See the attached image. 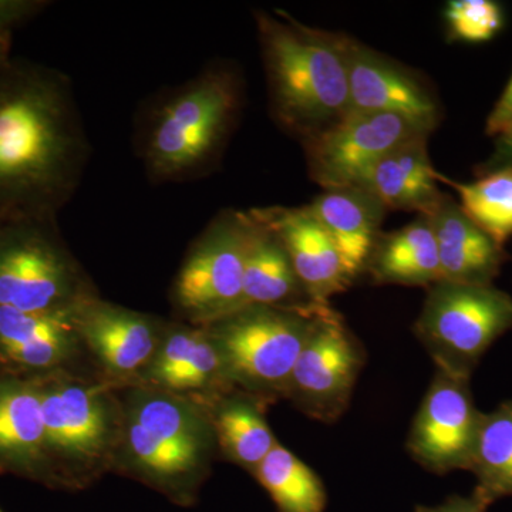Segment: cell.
Listing matches in <instances>:
<instances>
[{
  "label": "cell",
  "instance_id": "cell-1",
  "mask_svg": "<svg viewBox=\"0 0 512 512\" xmlns=\"http://www.w3.org/2000/svg\"><path fill=\"white\" fill-rule=\"evenodd\" d=\"M90 144L69 76L10 59L0 67V224L57 220L82 183Z\"/></svg>",
  "mask_w": 512,
  "mask_h": 512
},
{
  "label": "cell",
  "instance_id": "cell-2",
  "mask_svg": "<svg viewBox=\"0 0 512 512\" xmlns=\"http://www.w3.org/2000/svg\"><path fill=\"white\" fill-rule=\"evenodd\" d=\"M255 19L275 119L306 137L345 117L346 36L308 28L284 12Z\"/></svg>",
  "mask_w": 512,
  "mask_h": 512
},
{
  "label": "cell",
  "instance_id": "cell-3",
  "mask_svg": "<svg viewBox=\"0 0 512 512\" xmlns=\"http://www.w3.org/2000/svg\"><path fill=\"white\" fill-rule=\"evenodd\" d=\"M239 107L237 77L212 67L165 97L148 117L141 157L157 183L205 173L220 154Z\"/></svg>",
  "mask_w": 512,
  "mask_h": 512
},
{
  "label": "cell",
  "instance_id": "cell-4",
  "mask_svg": "<svg viewBox=\"0 0 512 512\" xmlns=\"http://www.w3.org/2000/svg\"><path fill=\"white\" fill-rule=\"evenodd\" d=\"M318 306H247L205 325L229 389L262 400L285 397Z\"/></svg>",
  "mask_w": 512,
  "mask_h": 512
},
{
  "label": "cell",
  "instance_id": "cell-5",
  "mask_svg": "<svg viewBox=\"0 0 512 512\" xmlns=\"http://www.w3.org/2000/svg\"><path fill=\"white\" fill-rule=\"evenodd\" d=\"M42 393L45 448L53 487L82 488L120 446L123 419L101 384L47 373Z\"/></svg>",
  "mask_w": 512,
  "mask_h": 512
},
{
  "label": "cell",
  "instance_id": "cell-6",
  "mask_svg": "<svg viewBox=\"0 0 512 512\" xmlns=\"http://www.w3.org/2000/svg\"><path fill=\"white\" fill-rule=\"evenodd\" d=\"M57 220L0 224V308L46 312L94 298Z\"/></svg>",
  "mask_w": 512,
  "mask_h": 512
},
{
  "label": "cell",
  "instance_id": "cell-7",
  "mask_svg": "<svg viewBox=\"0 0 512 512\" xmlns=\"http://www.w3.org/2000/svg\"><path fill=\"white\" fill-rule=\"evenodd\" d=\"M512 329V296L493 285L430 286L414 333L434 367L471 377L487 350Z\"/></svg>",
  "mask_w": 512,
  "mask_h": 512
},
{
  "label": "cell",
  "instance_id": "cell-8",
  "mask_svg": "<svg viewBox=\"0 0 512 512\" xmlns=\"http://www.w3.org/2000/svg\"><path fill=\"white\" fill-rule=\"evenodd\" d=\"M254 227L251 212L224 211L192 245L175 278L173 302L194 325H208L242 308Z\"/></svg>",
  "mask_w": 512,
  "mask_h": 512
},
{
  "label": "cell",
  "instance_id": "cell-9",
  "mask_svg": "<svg viewBox=\"0 0 512 512\" xmlns=\"http://www.w3.org/2000/svg\"><path fill=\"white\" fill-rule=\"evenodd\" d=\"M365 363V348L342 315L320 305L285 397L311 419L335 423L348 410Z\"/></svg>",
  "mask_w": 512,
  "mask_h": 512
},
{
  "label": "cell",
  "instance_id": "cell-10",
  "mask_svg": "<svg viewBox=\"0 0 512 512\" xmlns=\"http://www.w3.org/2000/svg\"><path fill=\"white\" fill-rule=\"evenodd\" d=\"M429 134L402 116L349 111L332 126L303 137L309 174L325 190L359 188L393 148Z\"/></svg>",
  "mask_w": 512,
  "mask_h": 512
},
{
  "label": "cell",
  "instance_id": "cell-11",
  "mask_svg": "<svg viewBox=\"0 0 512 512\" xmlns=\"http://www.w3.org/2000/svg\"><path fill=\"white\" fill-rule=\"evenodd\" d=\"M470 380L434 367L407 439L410 456L429 473L446 476L470 468L483 414L474 403Z\"/></svg>",
  "mask_w": 512,
  "mask_h": 512
},
{
  "label": "cell",
  "instance_id": "cell-12",
  "mask_svg": "<svg viewBox=\"0 0 512 512\" xmlns=\"http://www.w3.org/2000/svg\"><path fill=\"white\" fill-rule=\"evenodd\" d=\"M76 322L83 346L117 379L144 372L164 332L151 316L101 301L99 296L80 303Z\"/></svg>",
  "mask_w": 512,
  "mask_h": 512
},
{
  "label": "cell",
  "instance_id": "cell-13",
  "mask_svg": "<svg viewBox=\"0 0 512 512\" xmlns=\"http://www.w3.org/2000/svg\"><path fill=\"white\" fill-rule=\"evenodd\" d=\"M350 111L389 113L412 121L427 133L439 120L433 97L399 64L345 37Z\"/></svg>",
  "mask_w": 512,
  "mask_h": 512
},
{
  "label": "cell",
  "instance_id": "cell-14",
  "mask_svg": "<svg viewBox=\"0 0 512 512\" xmlns=\"http://www.w3.org/2000/svg\"><path fill=\"white\" fill-rule=\"evenodd\" d=\"M281 239L293 269L313 305L330 299L352 284L338 248L308 207L252 210Z\"/></svg>",
  "mask_w": 512,
  "mask_h": 512
},
{
  "label": "cell",
  "instance_id": "cell-15",
  "mask_svg": "<svg viewBox=\"0 0 512 512\" xmlns=\"http://www.w3.org/2000/svg\"><path fill=\"white\" fill-rule=\"evenodd\" d=\"M52 485L37 379L0 376V474Z\"/></svg>",
  "mask_w": 512,
  "mask_h": 512
},
{
  "label": "cell",
  "instance_id": "cell-16",
  "mask_svg": "<svg viewBox=\"0 0 512 512\" xmlns=\"http://www.w3.org/2000/svg\"><path fill=\"white\" fill-rule=\"evenodd\" d=\"M427 217L436 237L443 281L493 285L510 258L504 247L481 231L448 195Z\"/></svg>",
  "mask_w": 512,
  "mask_h": 512
},
{
  "label": "cell",
  "instance_id": "cell-17",
  "mask_svg": "<svg viewBox=\"0 0 512 512\" xmlns=\"http://www.w3.org/2000/svg\"><path fill=\"white\" fill-rule=\"evenodd\" d=\"M427 134L393 148L373 165L360 190L375 197L384 210L419 211L429 215L443 200L436 173L427 154Z\"/></svg>",
  "mask_w": 512,
  "mask_h": 512
},
{
  "label": "cell",
  "instance_id": "cell-18",
  "mask_svg": "<svg viewBox=\"0 0 512 512\" xmlns=\"http://www.w3.org/2000/svg\"><path fill=\"white\" fill-rule=\"evenodd\" d=\"M308 208L338 248L350 278L355 279L366 269L379 238L383 205L360 188H338L325 190Z\"/></svg>",
  "mask_w": 512,
  "mask_h": 512
},
{
  "label": "cell",
  "instance_id": "cell-19",
  "mask_svg": "<svg viewBox=\"0 0 512 512\" xmlns=\"http://www.w3.org/2000/svg\"><path fill=\"white\" fill-rule=\"evenodd\" d=\"M367 271L375 284L430 286L443 281L439 249L427 215L399 231L379 235Z\"/></svg>",
  "mask_w": 512,
  "mask_h": 512
},
{
  "label": "cell",
  "instance_id": "cell-20",
  "mask_svg": "<svg viewBox=\"0 0 512 512\" xmlns=\"http://www.w3.org/2000/svg\"><path fill=\"white\" fill-rule=\"evenodd\" d=\"M249 212L254 218L255 227L245 261L242 308H295L309 305L311 301L293 269L281 239L268 225L258 220L254 212Z\"/></svg>",
  "mask_w": 512,
  "mask_h": 512
},
{
  "label": "cell",
  "instance_id": "cell-21",
  "mask_svg": "<svg viewBox=\"0 0 512 512\" xmlns=\"http://www.w3.org/2000/svg\"><path fill=\"white\" fill-rule=\"evenodd\" d=\"M265 400L252 394L224 393L210 406L215 440L231 463L254 474L278 444L264 413Z\"/></svg>",
  "mask_w": 512,
  "mask_h": 512
},
{
  "label": "cell",
  "instance_id": "cell-22",
  "mask_svg": "<svg viewBox=\"0 0 512 512\" xmlns=\"http://www.w3.org/2000/svg\"><path fill=\"white\" fill-rule=\"evenodd\" d=\"M468 471L477 478L474 490L491 504L512 497V399L481 414Z\"/></svg>",
  "mask_w": 512,
  "mask_h": 512
},
{
  "label": "cell",
  "instance_id": "cell-23",
  "mask_svg": "<svg viewBox=\"0 0 512 512\" xmlns=\"http://www.w3.org/2000/svg\"><path fill=\"white\" fill-rule=\"evenodd\" d=\"M279 512H325L328 493L322 478L291 450L276 444L252 474Z\"/></svg>",
  "mask_w": 512,
  "mask_h": 512
},
{
  "label": "cell",
  "instance_id": "cell-24",
  "mask_svg": "<svg viewBox=\"0 0 512 512\" xmlns=\"http://www.w3.org/2000/svg\"><path fill=\"white\" fill-rule=\"evenodd\" d=\"M460 195L464 214L504 247L512 238V168L493 171L470 184L454 183L440 175Z\"/></svg>",
  "mask_w": 512,
  "mask_h": 512
},
{
  "label": "cell",
  "instance_id": "cell-25",
  "mask_svg": "<svg viewBox=\"0 0 512 512\" xmlns=\"http://www.w3.org/2000/svg\"><path fill=\"white\" fill-rule=\"evenodd\" d=\"M446 20L453 39L483 43L501 32L504 12L493 0H453L447 5Z\"/></svg>",
  "mask_w": 512,
  "mask_h": 512
},
{
  "label": "cell",
  "instance_id": "cell-26",
  "mask_svg": "<svg viewBox=\"0 0 512 512\" xmlns=\"http://www.w3.org/2000/svg\"><path fill=\"white\" fill-rule=\"evenodd\" d=\"M40 0H0V67L12 59L13 35L16 29L46 8Z\"/></svg>",
  "mask_w": 512,
  "mask_h": 512
},
{
  "label": "cell",
  "instance_id": "cell-27",
  "mask_svg": "<svg viewBox=\"0 0 512 512\" xmlns=\"http://www.w3.org/2000/svg\"><path fill=\"white\" fill-rule=\"evenodd\" d=\"M491 505L487 498L473 490L470 495H450L446 501L433 507L417 505L414 512H487Z\"/></svg>",
  "mask_w": 512,
  "mask_h": 512
},
{
  "label": "cell",
  "instance_id": "cell-28",
  "mask_svg": "<svg viewBox=\"0 0 512 512\" xmlns=\"http://www.w3.org/2000/svg\"><path fill=\"white\" fill-rule=\"evenodd\" d=\"M512 121V76L500 99L487 119L485 131L490 136H498Z\"/></svg>",
  "mask_w": 512,
  "mask_h": 512
},
{
  "label": "cell",
  "instance_id": "cell-29",
  "mask_svg": "<svg viewBox=\"0 0 512 512\" xmlns=\"http://www.w3.org/2000/svg\"><path fill=\"white\" fill-rule=\"evenodd\" d=\"M497 137L493 157L481 167L483 175L512 168V121Z\"/></svg>",
  "mask_w": 512,
  "mask_h": 512
},
{
  "label": "cell",
  "instance_id": "cell-30",
  "mask_svg": "<svg viewBox=\"0 0 512 512\" xmlns=\"http://www.w3.org/2000/svg\"><path fill=\"white\" fill-rule=\"evenodd\" d=\"M0 512H3L2 510H0Z\"/></svg>",
  "mask_w": 512,
  "mask_h": 512
}]
</instances>
